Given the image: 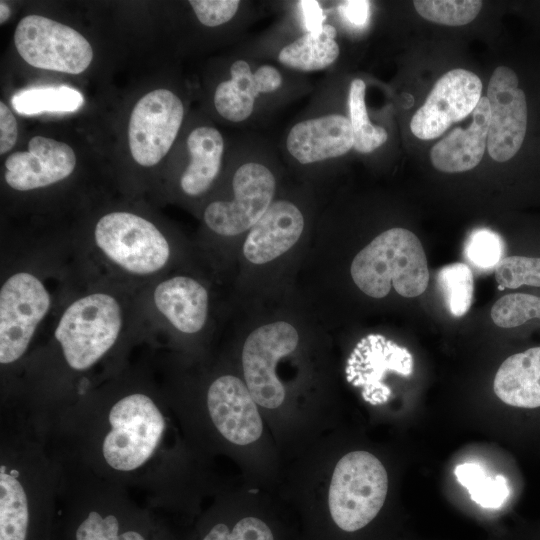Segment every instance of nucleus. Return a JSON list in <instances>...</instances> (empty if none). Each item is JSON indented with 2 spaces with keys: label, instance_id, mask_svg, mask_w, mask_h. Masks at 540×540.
Here are the masks:
<instances>
[{
  "label": "nucleus",
  "instance_id": "obj_1",
  "mask_svg": "<svg viewBox=\"0 0 540 540\" xmlns=\"http://www.w3.org/2000/svg\"><path fill=\"white\" fill-rule=\"evenodd\" d=\"M350 273L363 293L377 299L385 297L391 287L403 297H416L429 282L423 246L404 228H391L375 237L354 257Z\"/></svg>",
  "mask_w": 540,
  "mask_h": 540
},
{
  "label": "nucleus",
  "instance_id": "obj_2",
  "mask_svg": "<svg viewBox=\"0 0 540 540\" xmlns=\"http://www.w3.org/2000/svg\"><path fill=\"white\" fill-rule=\"evenodd\" d=\"M124 320L121 301L108 291H92L70 302L54 329L67 365L76 371L94 366L116 344Z\"/></svg>",
  "mask_w": 540,
  "mask_h": 540
},
{
  "label": "nucleus",
  "instance_id": "obj_3",
  "mask_svg": "<svg viewBox=\"0 0 540 540\" xmlns=\"http://www.w3.org/2000/svg\"><path fill=\"white\" fill-rule=\"evenodd\" d=\"M388 491L385 467L373 454L353 451L336 464L331 478L328 512L343 535H356L379 515Z\"/></svg>",
  "mask_w": 540,
  "mask_h": 540
},
{
  "label": "nucleus",
  "instance_id": "obj_4",
  "mask_svg": "<svg viewBox=\"0 0 540 540\" xmlns=\"http://www.w3.org/2000/svg\"><path fill=\"white\" fill-rule=\"evenodd\" d=\"M93 242L103 260L135 278L157 275L172 254L171 244L153 222L126 211L103 215L94 227Z\"/></svg>",
  "mask_w": 540,
  "mask_h": 540
},
{
  "label": "nucleus",
  "instance_id": "obj_5",
  "mask_svg": "<svg viewBox=\"0 0 540 540\" xmlns=\"http://www.w3.org/2000/svg\"><path fill=\"white\" fill-rule=\"evenodd\" d=\"M110 430L102 443L106 463L118 471H132L156 450L165 420L146 394L131 393L119 399L109 412Z\"/></svg>",
  "mask_w": 540,
  "mask_h": 540
},
{
  "label": "nucleus",
  "instance_id": "obj_6",
  "mask_svg": "<svg viewBox=\"0 0 540 540\" xmlns=\"http://www.w3.org/2000/svg\"><path fill=\"white\" fill-rule=\"evenodd\" d=\"M52 305L51 292L35 273L19 270L0 288V363L18 361L27 351Z\"/></svg>",
  "mask_w": 540,
  "mask_h": 540
},
{
  "label": "nucleus",
  "instance_id": "obj_7",
  "mask_svg": "<svg viewBox=\"0 0 540 540\" xmlns=\"http://www.w3.org/2000/svg\"><path fill=\"white\" fill-rule=\"evenodd\" d=\"M14 43L20 56L36 68L80 74L93 59L92 47L82 34L40 15L19 21Z\"/></svg>",
  "mask_w": 540,
  "mask_h": 540
},
{
  "label": "nucleus",
  "instance_id": "obj_8",
  "mask_svg": "<svg viewBox=\"0 0 540 540\" xmlns=\"http://www.w3.org/2000/svg\"><path fill=\"white\" fill-rule=\"evenodd\" d=\"M299 343L295 327L277 321L258 327L245 340L242 365L246 385L255 402L277 408L285 399V389L276 374L280 358L292 353Z\"/></svg>",
  "mask_w": 540,
  "mask_h": 540
},
{
  "label": "nucleus",
  "instance_id": "obj_9",
  "mask_svg": "<svg viewBox=\"0 0 540 540\" xmlns=\"http://www.w3.org/2000/svg\"><path fill=\"white\" fill-rule=\"evenodd\" d=\"M232 188V200L214 201L203 214L207 227L221 236H236L253 227L273 202L276 179L265 165L247 162L236 170Z\"/></svg>",
  "mask_w": 540,
  "mask_h": 540
},
{
  "label": "nucleus",
  "instance_id": "obj_10",
  "mask_svg": "<svg viewBox=\"0 0 540 540\" xmlns=\"http://www.w3.org/2000/svg\"><path fill=\"white\" fill-rule=\"evenodd\" d=\"M184 116L180 98L167 89L145 94L134 106L129 121V147L141 166H154L168 153Z\"/></svg>",
  "mask_w": 540,
  "mask_h": 540
},
{
  "label": "nucleus",
  "instance_id": "obj_11",
  "mask_svg": "<svg viewBox=\"0 0 540 540\" xmlns=\"http://www.w3.org/2000/svg\"><path fill=\"white\" fill-rule=\"evenodd\" d=\"M481 92L482 82L473 72L461 68L448 71L412 117V133L422 140L437 138L474 111Z\"/></svg>",
  "mask_w": 540,
  "mask_h": 540
},
{
  "label": "nucleus",
  "instance_id": "obj_12",
  "mask_svg": "<svg viewBox=\"0 0 540 540\" xmlns=\"http://www.w3.org/2000/svg\"><path fill=\"white\" fill-rule=\"evenodd\" d=\"M516 73L497 67L488 84L490 122L487 136L489 155L498 162L511 159L521 148L527 129V103L518 87Z\"/></svg>",
  "mask_w": 540,
  "mask_h": 540
},
{
  "label": "nucleus",
  "instance_id": "obj_13",
  "mask_svg": "<svg viewBox=\"0 0 540 540\" xmlns=\"http://www.w3.org/2000/svg\"><path fill=\"white\" fill-rule=\"evenodd\" d=\"M76 166L73 149L64 142L35 136L27 151L9 155L4 178L14 190L29 191L55 184L67 178Z\"/></svg>",
  "mask_w": 540,
  "mask_h": 540
},
{
  "label": "nucleus",
  "instance_id": "obj_14",
  "mask_svg": "<svg viewBox=\"0 0 540 540\" xmlns=\"http://www.w3.org/2000/svg\"><path fill=\"white\" fill-rule=\"evenodd\" d=\"M247 385L233 375L214 380L207 392L209 415L224 438L248 445L262 434V419Z\"/></svg>",
  "mask_w": 540,
  "mask_h": 540
},
{
  "label": "nucleus",
  "instance_id": "obj_15",
  "mask_svg": "<svg viewBox=\"0 0 540 540\" xmlns=\"http://www.w3.org/2000/svg\"><path fill=\"white\" fill-rule=\"evenodd\" d=\"M410 352L380 335L364 338L349 358L346 369L348 380L362 387V394L371 404L385 402L390 390L382 383L387 371L408 376L413 371Z\"/></svg>",
  "mask_w": 540,
  "mask_h": 540
},
{
  "label": "nucleus",
  "instance_id": "obj_16",
  "mask_svg": "<svg viewBox=\"0 0 540 540\" xmlns=\"http://www.w3.org/2000/svg\"><path fill=\"white\" fill-rule=\"evenodd\" d=\"M354 146L349 118L329 114L295 124L288 133L286 147L301 164H311L346 154Z\"/></svg>",
  "mask_w": 540,
  "mask_h": 540
},
{
  "label": "nucleus",
  "instance_id": "obj_17",
  "mask_svg": "<svg viewBox=\"0 0 540 540\" xmlns=\"http://www.w3.org/2000/svg\"><path fill=\"white\" fill-rule=\"evenodd\" d=\"M303 229V214L294 203L273 201L250 229L243 245V254L253 264L268 263L292 248Z\"/></svg>",
  "mask_w": 540,
  "mask_h": 540
},
{
  "label": "nucleus",
  "instance_id": "obj_18",
  "mask_svg": "<svg viewBox=\"0 0 540 540\" xmlns=\"http://www.w3.org/2000/svg\"><path fill=\"white\" fill-rule=\"evenodd\" d=\"M155 310L177 331L198 333L208 316L209 296L196 279L176 275L157 283L152 291Z\"/></svg>",
  "mask_w": 540,
  "mask_h": 540
},
{
  "label": "nucleus",
  "instance_id": "obj_19",
  "mask_svg": "<svg viewBox=\"0 0 540 540\" xmlns=\"http://www.w3.org/2000/svg\"><path fill=\"white\" fill-rule=\"evenodd\" d=\"M231 78L221 82L214 93L217 112L231 122H242L253 112L255 99L261 93L274 92L282 84L280 72L273 66L263 65L254 72L244 60L230 67Z\"/></svg>",
  "mask_w": 540,
  "mask_h": 540
},
{
  "label": "nucleus",
  "instance_id": "obj_20",
  "mask_svg": "<svg viewBox=\"0 0 540 540\" xmlns=\"http://www.w3.org/2000/svg\"><path fill=\"white\" fill-rule=\"evenodd\" d=\"M472 122L466 128H456L437 142L430 152L432 165L447 173L473 169L481 161L487 145L490 105L481 97L472 112Z\"/></svg>",
  "mask_w": 540,
  "mask_h": 540
},
{
  "label": "nucleus",
  "instance_id": "obj_21",
  "mask_svg": "<svg viewBox=\"0 0 540 540\" xmlns=\"http://www.w3.org/2000/svg\"><path fill=\"white\" fill-rule=\"evenodd\" d=\"M494 392L505 404L540 407V347L508 357L494 378Z\"/></svg>",
  "mask_w": 540,
  "mask_h": 540
},
{
  "label": "nucleus",
  "instance_id": "obj_22",
  "mask_svg": "<svg viewBox=\"0 0 540 540\" xmlns=\"http://www.w3.org/2000/svg\"><path fill=\"white\" fill-rule=\"evenodd\" d=\"M190 162L180 177V187L189 196L205 193L217 177L224 142L221 133L210 126L195 128L188 136Z\"/></svg>",
  "mask_w": 540,
  "mask_h": 540
},
{
  "label": "nucleus",
  "instance_id": "obj_23",
  "mask_svg": "<svg viewBox=\"0 0 540 540\" xmlns=\"http://www.w3.org/2000/svg\"><path fill=\"white\" fill-rule=\"evenodd\" d=\"M336 35V29L325 24L321 33H306L284 46L278 60L284 66L299 71L325 69L335 62L340 53Z\"/></svg>",
  "mask_w": 540,
  "mask_h": 540
},
{
  "label": "nucleus",
  "instance_id": "obj_24",
  "mask_svg": "<svg viewBox=\"0 0 540 540\" xmlns=\"http://www.w3.org/2000/svg\"><path fill=\"white\" fill-rule=\"evenodd\" d=\"M30 513L26 492L17 475L0 469V540H28Z\"/></svg>",
  "mask_w": 540,
  "mask_h": 540
},
{
  "label": "nucleus",
  "instance_id": "obj_25",
  "mask_svg": "<svg viewBox=\"0 0 540 540\" xmlns=\"http://www.w3.org/2000/svg\"><path fill=\"white\" fill-rule=\"evenodd\" d=\"M457 481L466 488L473 502L485 509L501 508L510 496L507 479L490 474L477 462H465L454 470Z\"/></svg>",
  "mask_w": 540,
  "mask_h": 540
},
{
  "label": "nucleus",
  "instance_id": "obj_26",
  "mask_svg": "<svg viewBox=\"0 0 540 540\" xmlns=\"http://www.w3.org/2000/svg\"><path fill=\"white\" fill-rule=\"evenodd\" d=\"M11 103L18 113L35 115L43 112H74L83 105L84 98L79 91L62 85L17 92Z\"/></svg>",
  "mask_w": 540,
  "mask_h": 540
},
{
  "label": "nucleus",
  "instance_id": "obj_27",
  "mask_svg": "<svg viewBox=\"0 0 540 540\" xmlns=\"http://www.w3.org/2000/svg\"><path fill=\"white\" fill-rule=\"evenodd\" d=\"M365 90V82L355 78L350 84L348 95L349 120L354 136L353 148L360 153L374 151L388 138L383 127L375 126L369 120L365 105Z\"/></svg>",
  "mask_w": 540,
  "mask_h": 540
},
{
  "label": "nucleus",
  "instance_id": "obj_28",
  "mask_svg": "<svg viewBox=\"0 0 540 540\" xmlns=\"http://www.w3.org/2000/svg\"><path fill=\"white\" fill-rule=\"evenodd\" d=\"M74 540H149L147 535L135 526L123 523L113 513L89 511L77 523Z\"/></svg>",
  "mask_w": 540,
  "mask_h": 540
},
{
  "label": "nucleus",
  "instance_id": "obj_29",
  "mask_svg": "<svg viewBox=\"0 0 540 540\" xmlns=\"http://www.w3.org/2000/svg\"><path fill=\"white\" fill-rule=\"evenodd\" d=\"M437 282L449 312L461 317L470 309L473 299V275L468 265L452 263L442 267Z\"/></svg>",
  "mask_w": 540,
  "mask_h": 540
},
{
  "label": "nucleus",
  "instance_id": "obj_30",
  "mask_svg": "<svg viewBox=\"0 0 540 540\" xmlns=\"http://www.w3.org/2000/svg\"><path fill=\"white\" fill-rule=\"evenodd\" d=\"M413 4L423 18L449 26H461L471 22L482 7V1L478 0H417Z\"/></svg>",
  "mask_w": 540,
  "mask_h": 540
},
{
  "label": "nucleus",
  "instance_id": "obj_31",
  "mask_svg": "<svg viewBox=\"0 0 540 540\" xmlns=\"http://www.w3.org/2000/svg\"><path fill=\"white\" fill-rule=\"evenodd\" d=\"M491 318L495 325L502 328L540 319V297L524 293L504 295L493 305Z\"/></svg>",
  "mask_w": 540,
  "mask_h": 540
},
{
  "label": "nucleus",
  "instance_id": "obj_32",
  "mask_svg": "<svg viewBox=\"0 0 540 540\" xmlns=\"http://www.w3.org/2000/svg\"><path fill=\"white\" fill-rule=\"evenodd\" d=\"M495 278L504 288L515 289L522 285L540 287V258L505 257L496 267Z\"/></svg>",
  "mask_w": 540,
  "mask_h": 540
},
{
  "label": "nucleus",
  "instance_id": "obj_33",
  "mask_svg": "<svg viewBox=\"0 0 540 540\" xmlns=\"http://www.w3.org/2000/svg\"><path fill=\"white\" fill-rule=\"evenodd\" d=\"M504 243L501 237L489 229H477L465 244V255L481 269L497 267L503 259Z\"/></svg>",
  "mask_w": 540,
  "mask_h": 540
},
{
  "label": "nucleus",
  "instance_id": "obj_34",
  "mask_svg": "<svg viewBox=\"0 0 540 540\" xmlns=\"http://www.w3.org/2000/svg\"><path fill=\"white\" fill-rule=\"evenodd\" d=\"M198 20L205 26L215 27L231 20L236 14L238 0H190Z\"/></svg>",
  "mask_w": 540,
  "mask_h": 540
},
{
  "label": "nucleus",
  "instance_id": "obj_35",
  "mask_svg": "<svg viewBox=\"0 0 540 540\" xmlns=\"http://www.w3.org/2000/svg\"><path fill=\"white\" fill-rule=\"evenodd\" d=\"M18 136L17 121L11 110L0 102V153L8 152L16 143Z\"/></svg>",
  "mask_w": 540,
  "mask_h": 540
},
{
  "label": "nucleus",
  "instance_id": "obj_36",
  "mask_svg": "<svg viewBox=\"0 0 540 540\" xmlns=\"http://www.w3.org/2000/svg\"><path fill=\"white\" fill-rule=\"evenodd\" d=\"M340 14L355 26H364L370 13V2L363 0L344 1L339 6Z\"/></svg>",
  "mask_w": 540,
  "mask_h": 540
},
{
  "label": "nucleus",
  "instance_id": "obj_37",
  "mask_svg": "<svg viewBox=\"0 0 540 540\" xmlns=\"http://www.w3.org/2000/svg\"><path fill=\"white\" fill-rule=\"evenodd\" d=\"M304 24L308 33L319 34L323 30L325 16L317 1L302 0L299 2Z\"/></svg>",
  "mask_w": 540,
  "mask_h": 540
},
{
  "label": "nucleus",
  "instance_id": "obj_38",
  "mask_svg": "<svg viewBox=\"0 0 540 540\" xmlns=\"http://www.w3.org/2000/svg\"><path fill=\"white\" fill-rule=\"evenodd\" d=\"M11 14V10L9 8V6L1 1L0 2V23H4L10 16Z\"/></svg>",
  "mask_w": 540,
  "mask_h": 540
}]
</instances>
